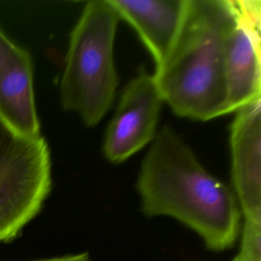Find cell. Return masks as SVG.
Wrapping results in <instances>:
<instances>
[{
	"label": "cell",
	"mask_w": 261,
	"mask_h": 261,
	"mask_svg": "<svg viewBox=\"0 0 261 261\" xmlns=\"http://www.w3.org/2000/svg\"><path fill=\"white\" fill-rule=\"evenodd\" d=\"M137 190L146 216L178 220L197 232L209 250L229 249L240 236L242 212L233 191L208 172L167 125L151 142Z\"/></svg>",
	"instance_id": "cell-1"
},
{
	"label": "cell",
	"mask_w": 261,
	"mask_h": 261,
	"mask_svg": "<svg viewBox=\"0 0 261 261\" xmlns=\"http://www.w3.org/2000/svg\"><path fill=\"white\" fill-rule=\"evenodd\" d=\"M234 18L233 0H187L175 43L153 73L176 115L206 121L229 114L224 48Z\"/></svg>",
	"instance_id": "cell-2"
},
{
	"label": "cell",
	"mask_w": 261,
	"mask_h": 261,
	"mask_svg": "<svg viewBox=\"0 0 261 261\" xmlns=\"http://www.w3.org/2000/svg\"><path fill=\"white\" fill-rule=\"evenodd\" d=\"M120 17L109 0H91L70 33L60 80L63 109L88 126L98 124L112 105L118 84L113 45Z\"/></svg>",
	"instance_id": "cell-3"
},
{
	"label": "cell",
	"mask_w": 261,
	"mask_h": 261,
	"mask_svg": "<svg viewBox=\"0 0 261 261\" xmlns=\"http://www.w3.org/2000/svg\"><path fill=\"white\" fill-rule=\"evenodd\" d=\"M50 189L45 139L23 137L0 117V243L19 234L39 213Z\"/></svg>",
	"instance_id": "cell-4"
},
{
	"label": "cell",
	"mask_w": 261,
	"mask_h": 261,
	"mask_svg": "<svg viewBox=\"0 0 261 261\" xmlns=\"http://www.w3.org/2000/svg\"><path fill=\"white\" fill-rule=\"evenodd\" d=\"M163 99L154 74L145 71L124 87L103 141L102 151L118 164L150 144L157 134Z\"/></svg>",
	"instance_id": "cell-5"
},
{
	"label": "cell",
	"mask_w": 261,
	"mask_h": 261,
	"mask_svg": "<svg viewBox=\"0 0 261 261\" xmlns=\"http://www.w3.org/2000/svg\"><path fill=\"white\" fill-rule=\"evenodd\" d=\"M236 18L224 48L228 112L261 97L260 16L258 0H233Z\"/></svg>",
	"instance_id": "cell-6"
},
{
	"label": "cell",
	"mask_w": 261,
	"mask_h": 261,
	"mask_svg": "<svg viewBox=\"0 0 261 261\" xmlns=\"http://www.w3.org/2000/svg\"><path fill=\"white\" fill-rule=\"evenodd\" d=\"M232 191L245 220L261 222V97L236 111L230 125Z\"/></svg>",
	"instance_id": "cell-7"
},
{
	"label": "cell",
	"mask_w": 261,
	"mask_h": 261,
	"mask_svg": "<svg viewBox=\"0 0 261 261\" xmlns=\"http://www.w3.org/2000/svg\"><path fill=\"white\" fill-rule=\"evenodd\" d=\"M30 53L0 28V117L23 137H40Z\"/></svg>",
	"instance_id": "cell-8"
},
{
	"label": "cell",
	"mask_w": 261,
	"mask_h": 261,
	"mask_svg": "<svg viewBox=\"0 0 261 261\" xmlns=\"http://www.w3.org/2000/svg\"><path fill=\"white\" fill-rule=\"evenodd\" d=\"M120 19L138 33L152 55L155 69L169 55L178 36L187 0H109Z\"/></svg>",
	"instance_id": "cell-9"
},
{
	"label": "cell",
	"mask_w": 261,
	"mask_h": 261,
	"mask_svg": "<svg viewBox=\"0 0 261 261\" xmlns=\"http://www.w3.org/2000/svg\"><path fill=\"white\" fill-rule=\"evenodd\" d=\"M241 229L240 249L232 261H260L261 222L245 220Z\"/></svg>",
	"instance_id": "cell-10"
},
{
	"label": "cell",
	"mask_w": 261,
	"mask_h": 261,
	"mask_svg": "<svg viewBox=\"0 0 261 261\" xmlns=\"http://www.w3.org/2000/svg\"><path fill=\"white\" fill-rule=\"evenodd\" d=\"M32 261H92V258L89 253H77V254H70V255H64V256H58V257H51V258H43L38 260H32Z\"/></svg>",
	"instance_id": "cell-11"
}]
</instances>
